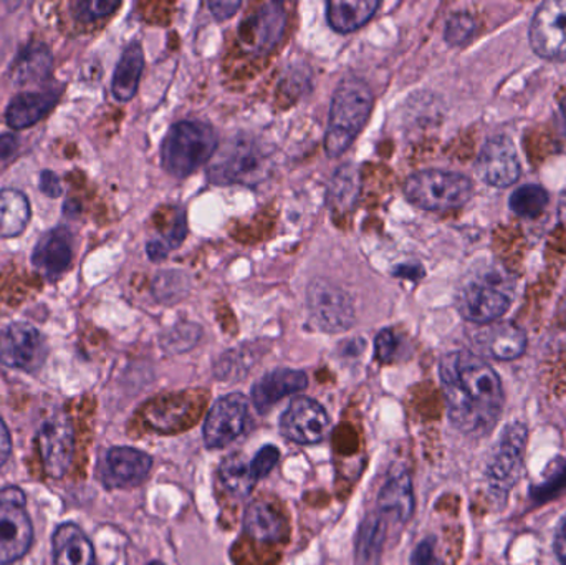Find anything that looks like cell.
<instances>
[{
    "label": "cell",
    "mask_w": 566,
    "mask_h": 565,
    "mask_svg": "<svg viewBox=\"0 0 566 565\" xmlns=\"http://www.w3.org/2000/svg\"><path fill=\"white\" fill-rule=\"evenodd\" d=\"M484 345L489 354L497 360H515L527 348V335L517 325L505 322L485 332Z\"/></svg>",
    "instance_id": "28"
},
{
    "label": "cell",
    "mask_w": 566,
    "mask_h": 565,
    "mask_svg": "<svg viewBox=\"0 0 566 565\" xmlns=\"http://www.w3.org/2000/svg\"><path fill=\"white\" fill-rule=\"evenodd\" d=\"M388 537V521L379 513H371L363 520L356 536V564L378 565Z\"/></svg>",
    "instance_id": "27"
},
{
    "label": "cell",
    "mask_w": 566,
    "mask_h": 565,
    "mask_svg": "<svg viewBox=\"0 0 566 565\" xmlns=\"http://www.w3.org/2000/svg\"><path fill=\"white\" fill-rule=\"evenodd\" d=\"M478 171L494 188H509L518 181L521 163L507 136H494L485 143L479 155Z\"/></svg>",
    "instance_id": "15"
},
{
    "label": "cell",
    "mask_w": 566,
    "mask_h": 565,
    "mask_svg": "<svg viewBox=\"0 0 566 565\" xmlns=\"http://www.w3.org/2000/svg\"><path fill=\"white\" fill-rule=\"evenodd\" d=\"M199 337H201V328L198 325L181 324L166 335L165 347L169 348L172 354H181V352L195 347Z\"/></svg>",
    "instance_id": "37"
},
{
    "label": "cell",
    "mask_w": 566,
    "mask_h": 565,
    "mask_svg": "<svg viewBox=\"0 0 566 565\" xmlns=\"http://www.w3.org/2000/svg\"><path fill=\"white\" fill-rule=\"evenodd\" d=\"M329 418L325 408L308 397L293 398L281 418V433L298 444H316L326 437Z\"/></svg>",
    "instance_id": "13"
},
{
    "label": "cell",
    "mask_w": 566,
    "mask_h": 565,
    "mask_svg": "<svg viewBox=\"0 0 566 565\" xmlns=\"http://www.w3.org/2000/svg\"><path fill=\"white\" fill-rule=\"evenodd\" d=\"M285 30V10L282 3H264L248 22L242 23L241 36L245 49L252 52H269L281 42Z\"/></svg>",
    "instance_id": "17"
},
{
    "label": "cell",
    "mask_w": 566,
    "mask_h": 565,
    "mask_svg": "<svg viewBox=\"0 0 566 565\" xmlns=\"http://www.w3.org/2000/svg\"><path fill=\"white\" fill-rule=\"evenodd\" d=\"M406 198L426 211H451L462 208L474 195V185L459 172L428 169L415 172L402 186Z\"/></svg>",
    "instance_id": "4"
},
{
    "label": "cell",
    "mask_w": 566,
    "mask_h": 565,
    "mask_svg": "<svg viewBox=\"0 0 566 565\" xmlns=\"http://www.w3.org/2000/svg\"><path fill=\"white\" fill-rule=\"evenodd\" d=\"M143 66H145V53L138 42L129 43L116 65L113 75L112 92L118 102H129L138 92L142 80Z\"/></svg>",
    "instance_id": "24"
},
{
    "label": "cell",
    "mask_w": 566,
    "mask_h": 565,
    "mask_svg": "<svg viewBox=\"0 0 566 565\" xmlns=\"http://www.w3.org/2000/svg\"><path fill=\"white\" fill-rule=\"evenodd\" d=\"M286 521L269 501H254L244 514V533L262 544L282 543L286 537Z\"/></svg>",
    "instance_id": "23"
},
{
    "label": "cell",
    "mask_w": 566,
    "mask_h": 565,
    "mask_svg": "<svg viewBox=\"0 0 566 565\" xmlns=\"http://www.w3.org/2000/svg\"><path fill=\"white\" fill-rule=\"evenodd\" d=\"M269 156L248 136H239L226 145L209 168L216 185H258L269 172Z\"/></svg>",
    "instance_id": "5"
},
{
    "label": "cell",
    "mask_w": 566,
    "mask_h": 565,
    "mask_svg": "<svg viewBox=\"0 0 566 565\" xmlns=\"http://www.w3.org/2000/svg\"><path fill=\"white\" fill-rule=\"evenodd\" d=\"M52 550L55 565H96L92 541L75 523H63L56 527Z\"/></svg>",
    "instance_id": "21"
},
{
    "label": "cell",
    "mask_w": 566,
    "mask_h": 565,
    "mask_svg": "<svg viewBox=\"0 0 566 565\" xmlns=\"http://www.w3.org/2000/svg\"><path fill=\"white\" fill-rule=\"evenodd\" d=\"M39 182L40 191L49 196V198L55 199L63 195L62 182H60L56 172L50 171V169H43V171L40 172Z\"/></svg>",
    "instance_id": "42"
},
{
    "label": "cell",
    "mask_w": 566,
    "mask_h": 565,
    "mask_svg": "<svg viewBox=\"0 0 566 565\" xmlns=\"http://www.w3.org/2000/svg\"><path fill=\"white\" fill-rule=\"evenodd\" d=\"M412 565H442L441 559L438 557V553H436V540L434 537H428V540L422 541L416 546V550L412 551L411 556Z\"/></svg>",
    "instance_id": "40"
},
{
    "label": "cell",
    "mask_w": 566,
    "mask_h": 565,
    "mask_svg": "<svg viewBox=\"0 0 566 565\" xmlns=\"http://www.w3.org/2000/svg\"><path fill=\"white\" fill-rule=\"evenodd\" d=\"M10 453H12V438H10L9 428L6 421L0 417V467L7 463Z\"/></svg>",
    "instance_id": "44"
},
{
    "label": "cell",
    "mask_w": 566,
    "mask_h": 565,
    "mask_svg": "<svg viewBox=\"0 0 566 565\" xmlns=\"http://www.w3.org/2000/svg\"><path fill=\"white\" fill-rule=\"evenodd\" d=\"M73 245L69 229L56 228L46 232L32 252V264L36 271L50 279L60 278L72 264Z\"/></svg>",
    "instance_id": "18"
},
{
    "label": "cell",
    "mask_w": 566,
    "mask_h": 565,
    "mask_svg": "<svg viewBox=\"0 0 566 565\" xmlns=\"http://www.w3.org/2000/svg\"><path fill=\"white\" fill-rule=\"evenodd\" d=\"M19 148L20 139L15 133H6V135L0 136V169L15 158Z\"/></svg>",
    "instance_id": "41"
},
{
    "label": "cell",
    "mask_w": 566,
    "mask_h": 565,
    "mask_svg": "<svg viewBox=\"0 0 566 565\" xmlns=\"http://www.w3.org/2000/svg\"><path fill=\"white\" fill-rule=\"evenodd\" d=\"M306 302L313 321L325 332H345L356 322L352 297L326 279H315L308 285Z\"/></svg>",
    "instance_id": "9"
},
{
    "label": "cell",
    "mask_w": 566,
    "mask_h": 565,
    "mask_svg": "<svg viewBox=\"0 0 566 565\" xmlns=\"http://www.w3.org/2000/svg\"><path fill=\"white\" fill-rule=\"evenodd\" d=\"M528 39L542 59L566 62V0H548L538 7Z\"/></svg>",
    "instance_id": "11"
},
{
    "label": "cell",
    "mask_w": 566,
    "mask_h": 565,
    "mask_svg": "<svg viewBox=\"0 0 566 565\" xmlns=\"http://www.w3.org/2000/svg\"><path fill=\"white\" fill-rule=\"evenodd\" d=\"M153 460L136 448L115 447L106 451L99 464V478L106 488L139 486L151 473Z\"/></svg>",
    "instance_id": "14"
},
{
    "label": "cell",
    "mask_w": 566,
    "mask_h": 565,
    "mask_svg": "<svg viewBox=\"0 0 566 565\" xmlns=\"http://www.w3.org/2000/svg\"><path fill=\"white\" fill-rule=\"evenodd\" d=\"M475 32V19L469 13L459 12L449 17L446 23L444 39L449 45L461 46L471 40Z\"/></svg>",
    "instance_id": "35"
},
{
    "label": "cell",
    "mask_w": 566,
    "mask_h": 565,
    "mask_svg": "<svg viewBox=\"0 0 566 565\" xmlns=\"http://www.w3.org/2000/svg\"><path fill=\"white\" fill-rule=\"evenodd\" d=\"M209 9L214 13L216 19L226 20L234 15L241 9V2H231V0H219V2H209Z\"/></svg>",
    "instance_id": "43"
},
{
    "label": "cell",
    "mask_w": 566,
    "mask_h": 565,
    "mask_svg": "<svg viewBox=\"0 0 566 565\" xmlns=\"http://www.w3.org/2000/svg\"><path fill=\"white\" fill-rule=\"evenodd\" d=\"M32 218L29 198L19 189H0V238H19Z\"/></svg>",
    "instance_id": "26"
},
{
    "label": "cell",
    "mask_w": 566,
    "mask_h": 565,
    "mask_svg": "<svg viewBox=\"0 0 566 565\" xmlns=\"http://www.w3.org/2000/svg\"><path fill=\"white\" fill-rule=\"evenodd\" d=\"M45 338L33 325L12 322L0 328V364L15 370L35 374L46 360Z\"/></svg>",
    "instance_id": "8"
},
{
    "label": "cell",
    "mask_w": 566,
    "mask_h": 565,
    "mask_svg": "<svg viewBox=\"0 0 566 565\" xmlns=\"http://www.w3.org/2000/svg\"><path fill=\"white\" fill-rule=\"evenodd\" d=\"M548 205V195L542 186H522L512 195L511 209L521 218H537Z\"/></svg>",
    "instance_id": "32"
},
{
    "label": "cell",
    "mask_w": 566,
    "mask_h": 565,
    "mask_svg": "<svg viewBox=\"0 0 566 565\" xmlns=\"http://www.w3.org/2000/svg\"><path fill=\"white\" fill-rule=\"evenodd\" d=\"M52 53L42 42H32L19 53L12 65V76L17 83L39 82L52 72Z\"/></svg>",
    "instance_id": "29"
},
{
    "label": "cell",
    "mask_w": 566,
    "mask_h": 565,
    "mask_svg": "<svg viewBox=\"0 0 566 565\" xmlns=\"http://www.w3.org/2000/svg\"><path fill=\"white\" fill-rule=\"evenodd\" d=\"M555 553H557L560 563L566 565V516L562 520L557 536H555Z\"/></svg>",
    "instance_id": "45"
},
{
    "label": "cell",
    "mask_w": 566,
    "mask_h": 565,
    "mask_svg": "<svg viewBox=\"0 0 566 565\" xmlns=\"http://www.w3.org/2000/svg\"><path fill=\"white\" fill-rule=\"evenodd\" d=\"M378 7V0H332L326 6V19L336 32H355L373 19Z\"/></svg>",
    "instance_id": "25"
},
{
    "label": "cell",
    "mask_w": 566,
    "mask_h": 565,
    "mask_svg": "<svg viewBox=\"0 0 566 565\" xmlns=\"http://www.w3.org/2000/svg\"><path fill=\"white\" fill-rule=\"evenodd\" d=\"M458 307L465 321L489 324L507 314L511 299L494 285L474 282L459 295Z\"/></svg>",
    "instance_id": "16"
},
{
    "label": "cell",
    "mask_w": 566,
    "mask_h": 565,
    "mask_svg": "<svg viewBox=\"0 0 566 565\" xmlns=\"http://www.w3.org/2000/svg\"><path fill=\"white\" fill-rule=\"evenodd\" d=\"M148 565H166V564H163V563H151V564H148Z\"/></svg>",
    "instance_id": "49"
},
{
    "label": "cell",
    "mask_w": 566,
    "mask_h": 565,
    "mask_svg": "<svg viewBox=\"0 0 566 565\" xmlns=\"http://www.w3.org/2000/svg\"><path fill=\"white\" fill-rule=\"evenodd\" d=\"M36 443L45 473L53 480L65 477L75 454V430L69 415L59 411L43 421Z\"/></svg>",
    "instance_id": "10"
},
{
    "label": "cell",
    "mask_w": 566,
    "mask_h": 565,
    "mask_svg": "<svg viewBox=\"0 0 566 565\" xmlns=\"http://www.w3.org/2000/svg\"><path fill=\"white\" fill-rule=\"evenodd\" d=\"M218 151V135L208 123L186 119L176 123L163 142V166L176 178L201 168Z\"/></svg>",
    "instance_id": "3"
},
{
    "label": "cell",
    "mask_w": 566,
    "mask_h": 565,
    "mask_svg": "<svg viewBox=\"0 0 566 565\" xmlns=\"http://www.w3.org/2000/svg\"><path fill=\"white\" fill-rule=\"evenodd\" d=\"M219 480L235 498H248L258 484V480L252 474L251 463H248L245 457L239 453L231 454L222 461L219 467Z\"/></svg>",
    "instance_id": "30"
},
{
    "label": "cell",
    "mask_w": 566,
    "mask_h": 565,
    "mask_svg": "<svg viewBox=\"0 0 566 565\" xmlns=\"http://www.w3.org/2000/svg\"><path fill=\"white\" fill-rule=\"evenodd\" d=\"M558 218H560L562 224L566 228V189L560 198V205H558Z\"/></svg>",
    "instance_id": "48"
},
{
    "label": "cell",
    "mask_w": 566,
    "mask_h": 565,
    "mask_svg": "<svg viewBox=\"0 0 566 565\" xmlns=\"http://www.w3.org/2000/svg\"><path fill=\"white\" fill-rule=\"evenodd\" d=\"M33 543L25 494L17 486L0 490V565L22 559Z\"/></svg>",
    "instance_id": "6"
},
{
    "label": "cell",
    "mask_w": 566,
    "mask_h": 565,
    "mask_svg": "<svg viewBox=\"0 0 566 565\" xmlns=\"http://www.w3.org/2000/svg\"><path fill=\"white\" fill-rule=\"evenodd\" d=\"M376 357L382 364H391L398 358L401 350V338L392 331L379 332L375 341Z\"/></svg>",
    "instance_id": "38"
},
{
    "label": "cell",
    "mask_w": 566,
    "mask_h": 565,
    "mask_svg": "<svg viewBox=\"0 0 566 565\" xmlns=\"http://www.w3.org/2000/svg\"><path fill=\"white\" fill-rule=\"evenodd\" d=\"M566 486V460L565 458H557L548 464L545 470L544 480L541 483L534 484L531 490V496L538 503L552 500L557 496Z\"/></svg>",
    "instance_id": "34"
},
{
    "label": "cell",
    "mask_w": 566,
    "mask_h": 565,
    "mask_svg": "<svg viewBox=\"0 0 566 565\" xmlns=\"http://www.w3.org/2000/svg\"><path fill=\"white\" fill-rule=\"evenodd\" d=\"M59 98L60 93L55 90L19 93L10 100L9 106H7V125L15 132L36 125L40 119L45 118L52 112L53 106L59 103Z\"/></svg>",
    "instance_id": "20"
},
{
    "label": "cell",
    "mask_w": 566,
    "mask_h": 565,
    "mask_svg": "<svg viewBox=\"0 0 566 565\" xmlns=\"http://www.w3.org/2000/svg\"><path fill=\"white\" fill-rule=\"evenodd\" d=\"M415 511V493H412L411 478L406 471L392 474L378 494V513L386 521L405 524Z\"/></svg>",
    "instance_id": "22"
},
{
    "label": "cell",
    "mask_w": 566,
    "mask_h": 565,
    "mask_svg": "<svg viewBox=\"0 0 566 565\" xmlns=\"http://www.w3.org/2000/svg\"><path fill=\"white\" fill-rule=\"evenodd\" d=\"M248 418L249 400L244 395L232 394L219 398L205 421L202 437L208 448H224L238 440L244 433Z\"/></svg>",
    "instance_id": "12"
},
{
    "label": "cell",
    "mask_w": 566,
    "mask_h": 565,
    "mask_svg": "<svg viewBox=\"0 0 566 565\" xmlns=\"http://www.w3.org/2000/svg\"><path fill=\"white\" fill-rule=\"evenodd\" d=\"M449 418L464 433L494 428L504 407L501 378L491 365L471 352H452L439 365Z\"/></svg>",
    "instance_id": "1"
},
{
    "label": "cell",
    "mask_w": 566,
    "mask_h": 565,
    "mask_svg": "<svg viewBox=\"0 0 566 565\" xmlns=\"http://www.w3.org/2000/svg\"><path fill=\"white\" fill-rule=\"evenodd\" d=\"M73 13L80 22H96L103 17L112 15L119 7V2L112 0H80L73 3Z\"/></svg>",
    "instance_id": "36"
},
{
    "label": "cell",
    "mask_w": 566,
    "mask_h": 565,
    "mask_svg": "<svg viewBox=\"0 0 566 565\" xmlns=\"http://www.w3.org/2000/svg\"><path fill=\"white\" fill-rule=\"evenodd\" d=\"M527 438L525 425L511 423L505 427L488 468L489 490L495 498H507L521 480Z\"/></svg>",
    "instance_id": "7"
},
{
    "label": "cell",
    "mask_w": 566,
    "mask_h": 565,
    "mask_svg": "<svg viewBox=\"0 0 566 565\" xmlns=\"http://www.w3.org/2000/svg\"><path fill=\"white\" fill-rule=\"evenodd\" d=\"M375 96L365 80L346 76L333 93L325 151L338 158L355 142L373 109Z\"/></svg>",
    "instance_id": "2"
},
{
    "label": "cell",
    "mask_w": 566,
    "mask_h": 565,
    "mask_svg": "<svg viewBox=\"0 0 566 565\" xmlns=\"http://www.w3.org/2000/svg\"><path fill=\"white\" fill-rule=\"evenodd\" d=\"M359 195V176L353 166L346 165L336 171L329 186V202L338 209H352L353 205L358 201Z\"/></svg>",
    "instance_id": "31"
},
{
    "label": "cell",
    "mask_w": 566,
    "mask_h": 565,
    "mask_svg": "<svg viewBox=\"0 0 566 565\" xmlns=\"http://www.w3.org/2000/svg\"><path fill=\"white\" fill-rule=\"evenodd\" d=\"M189 291V279L185 272H159L153 282V295L163 304H175L186 297Z\"/></svg>",
    "instance_id": "33"
},
{
    "label": "cell",
    "mask_w": 566,
    "mask_h": 565,
    "mask_svg": "<svg viewBox=\"0 0 566 565\" xmlns=\"http://www.w3.org/2000/svg\"><path fill=\"white\" fill-rule=\"evenodd\" d=\"M396 275H402V278L412 279V281H418L419 278H422L424 275V271H422L421 268H419L418 264L411 265H399L398 271H395Z\"/></svg>",
    "instance_id": "47"
},
{
    "label": "cell",
    "mask_w": 566,
    "mask_h": 565,
    "mask_svg": "<svg viewBox=\"0 0 566 565\" xmlns=\"http://www.w3.org/2000/svg\"><path fill=\"white\" fill-rule=\"evenodd\" d=\"M308 387V377L303 372L279 368L264 375L252 387V404L259 414H268L269 408L274 407L282 398L298 394Z\"/></svg>",
    "instance_id": "19"
},
{
    "label": "cell",
    "mask_w": 566,
    "mask_h": 565,
    "mask_svg": "<svg viewBox=\"0 0 566 565\" xmlns=\"http://www.w3.org/2000/svg\"><path fill=\"white\" fill-rule=\"evenodd\" d=\"M146 251H148L149 259L155 262L163 261L168 255V251H166L165 244L161 241L148 242Z\"/></svg>",
    "instance_id": "46"
},
{
    "label": "cell",
    "mask_w": 566,
    "mask_h": 565,
    "mask_svg": "<svg viewBox=\"0 0 566 565\" xmlns=\"http://www.w3.org/2000/svg\"><path fill=\"white\" fill-rule=\"evenodd\" d=\"M279 460H281L279 448L272 447V444L262 448L251 463L252 474H254L255 480L259 481L262 478L269 477L271 471L277 467Z\"/></svg>",
    "instance_id": "39"
}]
</instances>
